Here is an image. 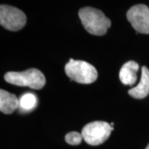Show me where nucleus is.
Returning a JSON list of instances; mask_svg holds the SVG:
<instances>
[{"label": "nucleus", "mask_w": 149, "mask_h": 149, "mask_svg": "<svg viewBox=\"0 0 149 149\" xmlns=\"http://www.w3.org/2000/svg\"><path fill=\"white\" fill-rule=\"evenodd\" d=\"M37 105V98L32 93H26L19 99V109L22 112H30Z\"/></svg>", "instance_id": "10"}, {"label": "nucleus", "mask_w": 149, "mask_h": 149, "mask_svg": "<svg viewBox=\"0 0 149 149\" xmlns=\"http://www.w3.org/2000/svg\"><path fill=\"white\" fill-rule=\"evenodd\" d=\"M127 18L139 33L149 34V8L144 4L133 6L127 13Z\"/></svg>", "instance_id": "6"}, {"label": "nucleus", "mask_w": 149, "mask_h": 149, "mask_svg": "<svg viewBox=\"0 0 149 149\" xmlns=\"http://www.w3.org/2000/svg\"><path fill=\"white\" fill-rule=\"evenodd\" d=\"M139 65L133 61H129L122 66L119 72V79L123 85H133L137 81V72Z\"/></svg>", "instance_id": "8"}, {"label": "nucleus", "mask_w": 149, "mask_h": 149, "mask_svg": "<svg viewBox=\"0 0 149 149\" xmlns=\"http://www.w3.org/2000/svg\"><path fill=\"white\" fill-rule=\"evenodd\" d=\"M65 142L70 145H79L83 140L82 134L78 132H70L65 137Z\"/></svg>", "instance_id": "11"}, {"label": "nucleus", "mask_w": 149, "mask_h": 149, "mask_svg": "<svg viewBox=\"0 0 149 149\" xmlns=\"http://www.w3.org/2000/svg\"><path fill=\"white\" fill-rule=\"evenodd\" d=\"M19 108V100L10 92L0 91V110L5 114H11Z\"/></svg>", "instance_id": "9"}, {"label": "nucleus", "mask_w": 149, "mask_h": 149, "mask_svg": "<svg viewBox=\"0 0 149 149\" xmlns=\"http://www.w3.org/2000/svg\"><path fill=\"white\" fill-rule=\"evenodd\" d=\"M65 71L71 80L80 84H91L97 80V70L84 61L70 59L65 66Z\"/></svg>", "instance_id": "3"}, {"label": "nucleus", "mask_w": 149, "mask_h": 149, "mask_svg": "<svg viewBox=\"0 0 149 149\" xmlns=\"http://www.w3.org/2000/svg\"><path fill=\"white\" fill-rule=\"evenodd\" d=\"M27 17L20 9L10 5L0 6V24L6 29L17 32L26 25Z\"/></svg>", "instance_id": "5"}, {"label": "nucleus", "mask_w": 149, "mask_h": 149, "mask_svg": "<svg viewBox=\"0 0 149 149\" xmlns=\"http://www.w3.org/2000/svg\"><path fill=\"white\" fill-rule=\"evenodd\" d=\"M129 95L134 99L141 100L149 95V70L146 66L142 67L141 79L139 85L128 91Z\"/></svg>", "instance_id": "7"}, {"label": "nucleus", "mask_w": 149, "mask_h": 149, "mask_svg": "<svg viewBox=\"0 0 149 149\" xmlns=\"http://www.w3.org/2000/svg\"><path fill=\"white\" fill-rule=\"evenodd\" d=\"M113 128L107 122L95 121L86 124L82 128V137L88 144L98 146L104 143L109 138Z\"/></svg>", "instance_id": "4"}, {"label": "nucleus", "mask_w": 149, "mask_h": 149, "mask_svg": "<svg viewBox=\"0 0 149 149\" xmlns=\"http://www.w3.org/2000/svg\"><path fill=\"white\" fill-rule=\"evenodd\" d=\"M145 149H149V143H148V145L147 146V148H145Z\"/></svg>", "instance_id": "12"}, {"label": "nucleus", "mask_w": 149, "mask_h": 149, "mask_svg": "<svg viewBox=\"0 0 149 149\" xmlns=\"http://www.w3.org/2000/svg\"><path fill=\"white\" fill-rule=\"evenodd\" d=\"M79 17L85 30L95 36H103L111 26V21L102 11L85 7L79 11Z\"/></svg>", "instance_id": "1"}, {"label": "nucleus", "mask_w": 149, "mask_h": 149, "mask_svg": "<svg viewBox=\"0 0 149 149\" xmlns=\"http://www.w3.org/2000/svg\"><path fill=\"white\" fill-rule=\"evenodd\" d=\"M4 80L12 85L27 86L35 90H41L46 84V78L43 73L36 68H32L21 72H8L4 75Z\"/></svg>", "instance_id": "2"}]
</instances>
